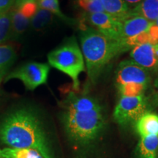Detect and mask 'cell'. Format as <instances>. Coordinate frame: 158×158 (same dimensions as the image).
<instances>
[{
  "mask_svg": "<svg viewBox=\"0 0 158 158\" xmlns=\"http://www.w3.org/2000/svg\"><path fill=\"white\" fill-rule=\"evenodd\" d=\"M0 142L5 147L28 148L38 151L45 158H56L44 120L29 106L13 108L0 118Z\"/></svg>",
  "mask_w": 158,
  "mask_h": 158,
  "instance_id": "cell-1",
  "label": "cell"
},
{
  "mask_svg": "<svg viewBox=\"0 0 158 158\" xmlns=\"http://www.w3.org/2000/svg\"><path fill=\"white\" fill-rule=\"evenodd\" d=\"M80 43L89 80L92 84L98 81L110 61L123 53L119 41L110 39L93 27L81 29Z\"/></svg>",
  "mask_w": 158,
  "mask_h": 158,
  "instance_id": "cell-2",
  "label": "cell"
},
{
  "mask_svg": "<svg viewBox=\"0 0 158 158\" xmlns=\"http://www.w3.org/2000/svg\"><path fill=\"white\" fill-rule=\"evenodd\" d=\"M60 119L69 141L79 147L93 143L106 125L102 107L92 110H74L62 107Z\"/></svg>",
  "mask_w": 158,
  "mask_h": 158,
  "instance_id": "cell-3",
  "label": "cell"
},
{
  "mask_svg": "<svg viewBox=\"0 0 158 158\" xmlns=\"http://www.w3.org/2000/svg\"><path fill=\"white\" fill-rule=\"evenodd\" d=\"M48 62L50 66L70 77L73 89L78 90L79 76L86 70V65L81 49L74 37L51 51L48 54Z\"/></svg>",
  "mask_w": 158,
  "mask_h": 158,
  "instance_id": "cell-4",
  "label": "cell"
},
{
  "mask_svg": "<svg viewBox=\"0 0 158 158\" xmlns=\"http://www.w3.org/2000/svg\"><path fill=\"white\" fill-rule=\"evenodd\" d=\"M51 66L47 63L29 62L9 73L4 81L11 79L21 81L27 90H35L48 81Z\"/></svg>",
  "mask_w": 158,
  "mask_h": 158,
  "instance_id": "cell-5",
  "label": "cell"
},
{
  "mask_svg": "<svg viewBox=\"0 0 158 158\" xmlns=\"http://www.w3.org/2000/svg\"><path fill=\"white\" fill-rule=\"evenodd\" d=\"M148 100L143 95L133 98L121 97L114 111V118L119 125L135 124L138 118L147 112Z\"/></svg>",
  "mask_w": 158,
  "mask_h": 158,
  "instance_id": "cell-6",
  "label": "cell"
},
{
  "mask_svg": "<svg viewBox=\"0 0 158 158\" xmlns=\"http://www.w3.org/2000/svg\"><path fill=\"white\" fill-rule=\"evenodd\" d=\"M150 81L151 76L149 71L136 64L132 59L122 61L118 65L115 76L116 86L128 83H137L148 86Z\"/></svg>",
  "mask_w": 158,
  "mask_h": 158,
  "instance_id": "cell-7",
  "label": "cell"
},
{
  "mask_svg": "<svg viewBox=\"0 0 158 158\" xmlns=\"http://www.w3.org/2000/svg\"><path fill=\"white\" fill-rule=\"evenodd\" d=\"M87 21L94 29L114 40H121L122 23L116 21L106 12L86 13Z\"/></svg>",
  "mask_w": 158,
  "mask_h": 158,
  "instance_id": "cell-8",
  "label": "cell"
},
{
  "mask_svg": "<svg viewBox=\"0 0 158 158\" xmlns=\"http://www.w3.org/2000/svg\"><path fill=\"white\" fill-rule=\"evenodd\" d=\"M130 58L149 72H158V44L147 43L134 47L130 51Z\"/></svg>",
  "mask_w": 158,
  "mask_h": 158,
  "instance_id": "cell-9",
  "label": "cell"
},
{
  "mask_svg": "<svg viewBox=\"0 0 158 158\" xmlns=\"http://www.w3.org/2000/svg\"><path fill=\"white\" fill-rule=\"evenodd\" d=\"M135 128L141 138L158 135V114L146 112L135 122Z\"/></svg>",
  "mask_w": 158,
  "mask_h": 158,
  "instance_id": "cell-10",
  "label": "cell"
},
{
  "mask_svg": "<svg viewBox=\"0 0 158 158\" xmlns=\"http://www.w3.org/2000/svg\"><path fill=\"white\" fill-rule=\"evenodd\" d=\"M152 23L142 17L134 16L130 18L122 23L120 40L133 37L144 31H147Z\"/></svg>",
  "mask_w": 158,
  "mask_h": 158,
  "instance_id": "cell-11",
  "label": "cell"
},
{
  "mask_svg": "<svg viewBox=\"0 0 158 158\" xmlns=\"http://www.w3.org/2000/svg\"><path fill=\"white\" fill-rule=\"evenodd\" d=\"M104 11L119 22L130 18V8L124 0H101Z\"/></svg>",
  "mask_w": 158,
  "mask_h": 158,
  "instance_id": "cell-12",
  "label": "cell"
},
{
  "mask_svg": "<svg viewBox=\"0 0 158 158\" xmlns=\"http://www.w3.org/2000/svg\"><path fill=\"white\" fill-rule=\"evenodd\" d=\"M142 17L151 23H155L158 18V0H143L130 10V18Z\"/></svg>",
  "mask_w": 158,
  "mask_h": 158,
  "instance_id": "cell-13",
  "label": "cell"
},
{
  "mask_svg": "<svg viewBox=\"0 0 158 158\" xmlns=\"http://www.w3.org/2000/svg\"><path fill=\"white\" fill-rule=\"evenodd\" d=\"M136 154L137 158H157L158 135L141 138Z\"/></svg>",
  "mask_w": 158,
  "mask_h": 158,
  "instance_id": "cell-14",
  "label": "cell"
},
{
  "mask_svg": "<svg viewBox=\"0 0 158 158\" xmlns=\"http://www.w3.org/2000/svg\"><path fill=\"white\" fill-rule=\"evenodd\" d=\"M16 59V54L10 45H0V84L7 76Z\"/></svg>",
  "mask_w": 158,
  "mask_h": 158,
  "instance_id": "cell-15",
  "label": "cell"
},
{
  "mask_svg": "<svg viewBox=\"0 0 158 158\" xmlns=\"http://www.w3.org/2000/svg\"><path fill=\"white\" fill-rule=\"evenodd\" d=\"M31 19L25 16L19 10L13 8L11 10V36L17 39L22 35L30 25Z\"/></svg>",
  "mask_w": 158,
  "mask_h": 158,
  "instance_id": "cell-16",
  "label": "cell"
},
{
  "mask_svg": "<svg viewBox=\"0 0 158 158\" xmlns=\"http://www.w3.org/2000/svg\"><path fill=\"white\" fill-rule=\"evenodd\" d=\"M0 155L3 158H45L38 151L28 148H0Z\"/></svg>",
  "mask_w": 158,
  "mask_h": 158,
  "instance_id": "cell-17",
  "label": "cell"
},
{
  "mask_svg": "<svg viewBox=\"0 0 158 158\" xmlns=\"http://www.w3.org/2000/svg\"><path fill=\"white\" fill-rule=\"evenodd\" d=\"M54 15L46 10L38 8L36 13L31 19V27L36 31L42 30L52 22Z\"/></svg>",
  "mask_w": 158,
  "mask_h": 158,
  "instance_id": "cell-18",
  "label": "cell"
},
{
  "mask_svg": "<svg viewBox=\"0 0 158 158\" xmlns=\"http://www.w3.org/2000/svg\"><path fill=\"white\" fill-rule=\"evenodd\" d=\"M37 6H38V8L44 9L51 12L52 14L62 19L65 22H68L69 23H74L75 21L66 16L61 10L59 0H38Z\"/></svg>",
  "mask_w": 158,
  "mask_h": 158,
  "instance_id": "cell-19",
  "label": "cell"
},
{
  "mask_svg": "<svg viewBox=\"0 0 158 158\" xmlns=\"http://www.w3.org/2000/svg\"><path fill=\"white\" fill-rule=\"evenodd\" d=\"M147 85L137 84V83H128L117 86L118 93L121 94V97H128L133 98L143 95L144 92L147 88Z\"/></svg>",
  "mask_w": 158,
  "mask_h": 158,
  "instance_id": "cell-20",
  "label": "cell"
},
{
  "mask_svg": "<svg viewBox=\"0 0 158 158\" xmlns=\"http://www.w3.org/2000/svg\"><path fill=\"white\" fill-rule=\"evenodd\" d=\"M37 1L38 0H15L13 8L31 19L38 9Z\"/></svg>",
  "mask_w": 158,
  "mask_h": 158,
  "instance_id": "cell-21",
  "label": "cell"
},
{
  "mask_svg": "<svg viewBox=\"0 0 158 158\" xmlns=\"http://www.w3.org/2000/svg\"><path fill=\"white\" fill-rule=\"evenodd\" d=\"M11 10L0 14V45L10 38Z\"/></svg>",
  "mask_w": 158,
  "mask_h": 158,
  "instance_id": "cell-22",
  "label": "cell"
},
{
  "mask_svg": "<svg viewBox=\"0 0 158 158\" xmlns=\"http://www.w3.org/2000/svg\"><path fill=\"white\" fill-rule=\"evenodd\" d=\"M78 3L84 10L87 12V13L105 12L101 0H78Z\"/></svg>",
  "mask_w": 158,
  "mask_h": 158,
  "instance_id": "cell-23",
  "label": "cell"
},
{
  "mask_svg": "<svg viewBox=\"0 0 158 158\" xmlns=\"http://www.w3.org/2000/svg\"><path fill=\"white\" fill-rule=\"evenodd\" d=\"M147 32L149 35L150 44H158V27L155 23H153L150 26Z\"/></svg>",
  "mask_w": 158,
  "mask_h": 158,
  "instance_id": "cell-24",
  "label": "cell"
},
{
  "mask_svg": "<svg viewBox=\"0 0 158 158\" xmlns=\"http://www.w3.org/2000/svg\"><path fill=\"white\" fill-rule=\"evenodd\" d=\"M15 2V0H0V14L10 10Z\"/></svg>",
  "mask_w": 158,
  "mask_h": 158,
  "instance_id": "cell-25",
  "label": "cell"
},
{
  "mask_svg": "<svg viewBox=\"0 0 158 158\" xmlns=\"http://www.w3.org/2000/svg\"><path fill=\"white\" fill-rule=\"evenodd\" d=\"M124 1L125 2V3L127 4L128 7H129L130 10H131L139 5L143 0H124Z\"/></svg>",
  "mask_w": 158,
  "mask_h": 158,
  "instance_id": "cell-26",
  "label": "cell"
},
{
  "mask_svg": "<svg viewBox=\"0 0 158 158\" xmlns=\"http://www.w3.org/2000/svg\"><path fill=\"white\" fill-rule=\"evenodd\" d=\"M155 24L157 25V27H158V18H157V19L156 20V21H155Z\"/></svg>",
  "mask_w": 158,
  "mask_h": 158,
  "instance_id": "cell-27",
  "label": "cell"
},
{
  "mask_svg": "<svg viewBox=\"0 0 158 158\" xmlns=\"http://www.w3.org/2000/svg\"><path fill=\"white\" fill-rule=\"evenodd\" d=\"M0 158H3V157H2V156H1V155H0Z\"/></svg>",
  "mask_w": 158,
  "mask_h": 158,
  "instance_id": "cell-28",
  "label": "cell"
},
{
  "mask_svg": "<svg viewBox=\"0 0 158 158\" xmlns=\"http://www.w3.org/2000/svg\"><path fill=\"white\" fill-rule=\"evenodd\" d=\"M84 1H86V0H84Z\"/></svg>",
  "mask_w": 158,
  "mask_h": 158,
  "instance_id": "cell-29",
  "label": "cell"
}]
</instances>
